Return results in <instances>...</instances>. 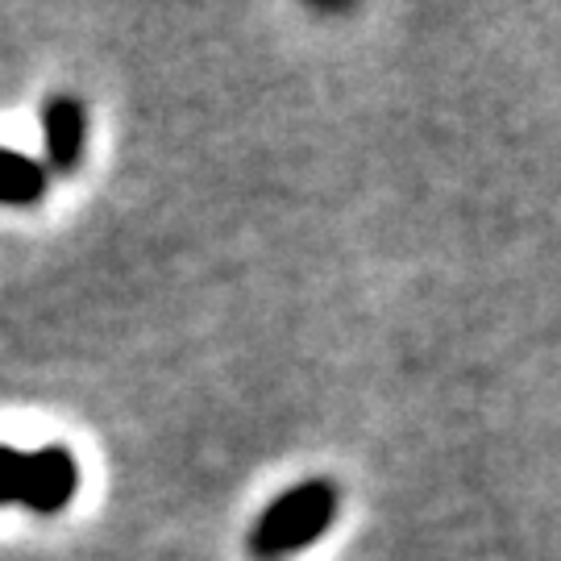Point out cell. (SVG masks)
Listing matches in <instances>:
<instances>
[{"label": "cell", "mask_w": 561, "mask_h": 561, "mask_svg": "<svg viewBox=\"0 0 561 561\" xmlns=\"http://www.w3.org/2000/svg\"><path fill=\"white\" fill-rule=\"evenodd\" d=\"M337 486L324 479L300 482L291 491H283L279 500L271 503L254 520L250 533V549L259 558H287L300 553L312 541H321V533H329V524L337 520Z\"/></svg>", "instance_id": "1"}, {"label": "cell", "mask_w": 561, "mask_h": 561, "mask_svg": "<svg viewBox=\"0 0 561 561\" xmlns=\"http://www.w3.org/2000/svg\"><path fill=\"white\" fill-rule=\"evenodd\" d=\"M80 486V466L76 454L62 445H46L38 454H25V486H21V507L38 512V516H55L67 503L76 500Z\"/></svg>", "instance_id": "2"}, {"label": "cell", "mask_w": 561, "mask_h": 561, "mask_svg": "<svg viewBox=\"0 0 561 561\" xmlns=\"http://www.w3.org/2000/svg\"><path fill=\"white\" fill-rule=\"evenodd\" d=\"M42 134H46V167L71 175L83 159V141H88V113H83L80 96L71 92H55L42 113Z\"/></svg>", "instance_id": "3"}, {"label": "cell", "mask_w": 561, "mask_h": 561, "mask_svg": "<svg viewBox=\"0 0 561 561\" xmlns=\"http://www.w3.org/2000/svg\"><path fill=\"white\" fill-rule=\"evenodd\" d=\"M42 196H46V167H38L18 150H0V204L30 208Z\"/></svg>", "instance_id": "4"}, {"label": "cell", "mask_w": 561, "mask_h": 561, "mask_svg": "<svg viewBox=\"0 0 561 561\" xmlns=\"http://www.w3.org/2000/svg\"><path fill=\"white\" fill-rule=\"evenodd\" d=\"M21 486H25V454L0 445V507L21 503Z\"/></svg>", "instance_id": "5"}]
</instances>
